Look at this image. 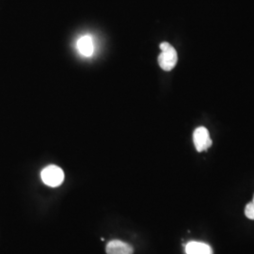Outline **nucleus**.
<instances>
[{"mask_svg":"<svg viewBox=\"0 0 254 254\" xmlns=\"http://www.w3.org/2000/svg\"><path fill=\"white\" fill-rule=\"evenodd\" d=\"M159 47L161 49V53L158 56V64L162 70L170 72L176 66L178 62L177 52L175 48L167 42L160 44Z\"/></svg>","mask_w":254,"mask_h":254,"instance_id":"obj_1","label":"nucleus"},{"mask_svg":"<svg viewBox=\"0 0 254 254\" xmlns=\"http://www.w3.org/2000/svg\"><path fill=\"white\" fill-rule=\"evenodd\" d=\"M41 178L46 186L51 188H57L64 183V171L58 166L50 165L42 171Z\"/></svg>","mask_w":254,"mask_h":254,"instance_id":"obj_2","label":"nucleus"},{"mask_svg":"<svg viewBox=\"0 0 254 254\" xmlns=\"http://www.w3.org/2000/svg\"><path fill=\"white\" fill-rule=\"evenodd\" d=\"M193 142L199 153L208 150L212 146V139L207 128L203 127L196 128L193 132Z\"/></svg>","mask_w":254,"mask_h":254,"instance_id":"obj_3","label":"nucleus"},{"mask_svg":"<svg viewBox=\"0 0 254 254\" xmlns=\"http://www.w3.org/2000/svg\"><path fill=\"white\" fill-rule=\"evenodd\" d=\"M108 254H133V247L121 240H112L107 246Z\"/></svg>","mask_w":254,"mask_h":254,"instance_id":"obj_4","label":"nucleus"},{"mask_svg":"<svg viewBox=\"0 0 254 254\" xmlns=\"http://www.w3.org/2000/svg\"><path fill=\"white\" fill-rule=\"evenodd\" d=\"M187 254H213V250L210 246L198 241H190L186 245Z\"/></svg>","mask_w":254,"mask_h":254,"instance_id":"obj_5","label":"nucleus"},{"mask_svg":"<svg viewBox=\"0 0 254 254\" xmlns=\"http://www.w3.org/2000/svg\"><path fill=\"white\" fill-rule=\"evenodd\" d=\"M77 49L84 57H91L94 53V43L91 36H83L77 42Z\"/></svg>","mask_w":254,"mask_h":254,"instance_id":"obj_6","label":"nucleus"},{"mask_svg":"<svg viewBox=\"0 0 254 254\" xmlns=\"http://www.w3.org/2000/svg\"><path fill=\"white\" fill-rule=\"evenodd\" d=\"M245 215L247 218L254 220V204L253 203V201L246 205Z\"/></svg>","mask_w":254,"mask_h":254,"instance_id":"obj_7","label":"nucleus"},{"mask_svg":"<svg viewBox=\"0 0 254 254\" xmlns=\"http://www.w3.org/2000/svg\"><path fill=\"white\" fill-rule=\"evenodd\" d=\"M253 203L254 204V200H253Z\"/></svg>","mask_w":254,"mask_h":254,"instance_id":"obj_8","label":"nucleus"}]
</instances>
